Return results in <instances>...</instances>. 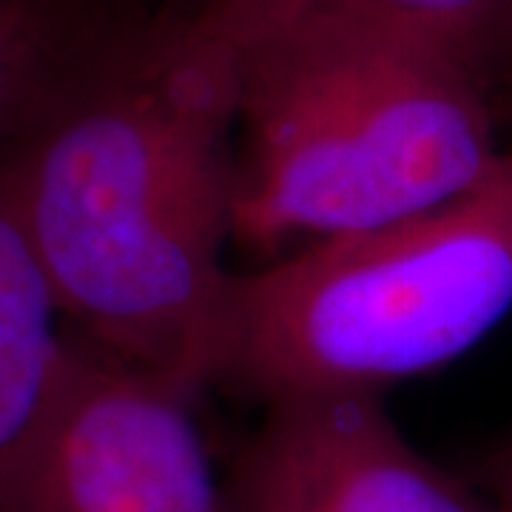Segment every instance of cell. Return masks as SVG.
<instances>
[{"label":"cell","instance_id":"3","mask_svg":"<svg viewBox=\"0 0 512 512\" xmlns=\"http://www.w3.org/2000/svg\"><path fill=\"white\" fill-rule=\"evenodd\" d=\"M512 313V154L410 220L231 274L211 387L262 404L382 396L461 359Z\"/></svg>","mask_w":512,"mask_h":512},{"label":"cell","instance_id":"7","mask_svg":"<svg viewBox=\"0 0 512 512\" xmlns=\"http://www.w3.org/2000/svg\"><path fill=\"white\" fill-rule=\"evenodd\" d=\"M140 15L126 0H0V165Z\"/></svg>","mask_w":512,"mask_h":512},{"label":"cell","instance_id":"9","mask_svg":"<svg viewBox=\"0 0 512 512\" xmlns=\"http://www.w3.org/2000/svg\"><path fill=\"white\" fill-rule=\"evenodd\" d=\"M487 493L498 501L504 512H512V441L493 458L490 478H487Z\"/></svg>","mask_w":512,"mask_h":512},{"label":"cell","instance_id":"5","mask_svg":"<svg viewBox=\"0 0 512 512\" xmlns=\"http://www.w3.org/2000/svg\"><path fill=\"white\" fill-rule=\"evenodd\" d=\"M222 487L228 512H504L404 439L382 396L362 393L265 404Z\"/></svg>","mask_w":512,"mask_h":512},{"label":"cell","instance_id":"6","mask_svg":"<svg viewBox=\"0 0 512 512\" xmlns=\"http://www.w3.org/2000/svg\"><path fill=\"white\" fill-rule=\"evenodd\" d=\"M74 339L0 174V507L55 419Z\"/></svg>","mask_w":512,"mask_h":512},{"label":"cell","instance_id":"10","mask_svg":"<svg viewBox=\"0 0 512 512\" xmlns=\"http://www.w3.org/2000/svg\"><path fill=\"white\" fill-rule=\"evenodd\" d=\"M197 0H165L163 9H171V12H185L188 6H194Z\"/></svg>","mask_w":512,"mask_h":512},{"label":"cell","instance_id":"1","mask_svg":"<svg viewBox=\"0 0 512 512\" xmlns=\"http://www.w3.org/2000/svg\"><path fill=\"white\" fill-rule=\"evenodd\" d=\"M237 52L140 15L0 165L69 333L200 396L234 239Z\"/></svg>","mask_w":512,"mask_h":512},{"label":"cell","instance_id":"2","mask_svg":"<svg viewBox=\"0 0 512 512\" xmlns=\"http://www.w3.org/2000/svg\"><path fill=\"white\" fill-rule=\"evenodd\" d=\"M234 242L276 259L461 197L501 157L484 69L427 37L305 20L237 52Z\"/></svg>","mask_w":512,"mask_h":512},{"label":"cell","instance_id":"4","mask_svg":"<svg viewBox=\"0 0 512 512\" xmlns=\"http://www.w3.org/2000/svg\"><path fill=\"white\" fill-rule=\"evenodd\" d=\"M194 402L74 339L55 419L0 512H228Z\"/></svg>","mask_w":512,"mask_h":512},{"label":"cell","instance_id":"8","mask_svg":"<svg viewBox=\"0 0 512 512\" xmlns=\"http://www.w3.org/2000/svg\"><path fill=\"white\" fill-rule=\"evenodd\" d=\"M185 15L228 49L305 20H353L427 37L487 72L512 37V0H197Z\"/></svg>","mask_w":512,"mask_h":512}]
</instances>
